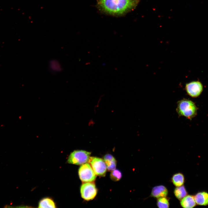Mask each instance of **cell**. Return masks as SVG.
<instances>
[{"mask_svg": "<svg viewBox=\"0 0 208 208\" xmlns=\"http://www.w3.org/2000/svg\"><path fill=\"white\" fill-rule=\"evenodd\" d=\"M78 174L80 179L83 182H92L96 177L91 165L87 163L80 167Z\"/></svg>", "mask_w": 208, "mask_h": 208, "instance_id": "obj_4", "label": "cell"}, {"mask_svg": "<svg viewBox=\"0 0 208 208\" xmlns=\"http://www.w3.org/2000/svg\"><path fill=\"white\" fill-rule=\"evenodd\" d=\"M107 169L109 171H112L115 169L116 166V159L113 160L105 162Z\"/></svg>", "mask_w": 208, "mask_h": 208, "instance_id": "obj_17", "label": "cell"}, {"mask_svg": "<svg viewBox=\"0 0 208 208\" xmlns=\"http://www.w3.org/2000/svg\"><path fill=\"white\" fill-rule=\"evenodd\" d=\"M49 64L50 69L54 72H60L62 70L61 65L57 60H51Z\"/></svg>", "mask_w": 208, "mask_h": 208, "instance_id": "obj_14", "label": "cell"}, {"mask_svg": "<svg viewBox=\"0 0 208 208\" xmlns=\"http://www.w3.org/2000/svg\"><path fill=\"white\" fill-rule=\"evenodd\" d=\"M91 153L82 150H75L71 153L67 162L70 164L81 165L88 162Z\"/></svg>", "mask_w": 208, "mask_h": 208, "instance_id": "obj_3", "label": "cell"}, {"mask_svg": "<svg viewBox=\"0 0 208 208\" xmlns=\"http://www.w3.org/2000/svg\"><path fill=\"white\" fill-rule=\"evenodd\" d=\"M198 108L192 101L184 99L177 103V112L180 116H183L192 120L197 114Z\"/></svg>", "mask_w": 208, "mask_h": 208, "instance_id": "obj_2", "label": "cell"}, {"mask_svg": "<svg viewBox=\"0 0 208 208\" xmlns=\"http://www.w3.org/2000/svg\"><path fill=\"white\" fill-rule=\"evenodd\" d=\"M196 203L199 205L206 206L208 205V193L206 192H200L194 196Z\"/></svg>", "mask_w": 208, "mask_h": 208, "instance_id": "obj_10", "label": "cell"}, {"mask_svg": "<svg viewBox=\"0 0 208 208\" xmlns=\"http://www.w3.org/2000/svg\"><path fill=\"white\" fill-rule=\"evenodd\" d=\"M99 8L111 15H120L134 9L138 0H97Z\"/></svg>", "mask_w": 208, "mask_h": 208, "instance_id": "obj_1", "label": "cell"}, {"mask_svg": "<svg viewBox=\"0 0 208 208\" xmlns=\"http://www.w3.org/2000/svg\"><path fill=\"white\" fill-rule=\"evenodd\" d=\"M174 193L176 198L179 200H181L187 194L185 187L183 185L176 187Z\"/></svg>", "mask_w": 208, "mask_h": 208, "instance_id": "obj_13", "label": "cell"}, {"mask_svg": "<svg viewBox=\"0 0 208 208\" xmlns=\"http://www.w3.org/2000/svg\"><path fill=\"white\" fill-rule=\"evenodd\" d=\"M39 208H55L56 205L53 200L49 197L41 199L39 203Z\"/></svg>", "mask_w": 208, "mask_h": 208, "instance_id": "obj_12", "label": "cell"}, {"mask_svg": "<svg viewBox=\"0 0 208 208\" xmlns=\"http://www.w3.org/2000/svg\"><path fill=\"white\" fill-rule=\"evenodd\" d=\"M82 198L87 201L93 199L96 195L97 189L95 184L92 182H84L80 187Z\"/></svg>", "mask_w": 208, "mask_h": 208, "instance_id": "obj_5", "label": "cell"}, {"mask_svg": "<svg viewBox=\"0 0 208 208\" xmlns=\"http://www.w3.org/2000/svg\"><path fill=\"white\" fill-rule=\"evenodd\" d=\"M171 181L173 184L176 187L182 185L185 181L183 175L181 173H178L174 174L171 178Z\"/></svg>", "mask_w": 208, "mask_h": 208, "instance_id": "obj_11", "label": "cell"}, {"mask_svg": "<svg viewBox=\"0 0 208 208\" xmlns=\"http://www.w3.org/2000/svg\"><path fill=\"white\" fill-rule=\"evenodd\" d=\"M185 89L188 95L193 98L199 96L203 92V87L199 81H193L186 84Z\"/></svg>", "mask_w": 208, "mask_h": 208, "instance_id": "obj_7", "label": "cell"}, {"mask_svg": "<svg viewBox=\"0 0 208 208\" xmlns=\"http://www.w3.org/2000/svg\"><path fill=\"white\" fill-rule=\"evenodd\" d=\"M168 194V191L167 188L164 185H159L155 186L153 188L151 196L158 198L166 197Z\"/></svg>", "mask_w": 208, "mask_h": 208, "instance_id": "obj_8", "label": "cell"}, {"mask_svg": "<svg viewBox=\"0 0 208 208\" xmlns=\"http://www.w3.org/2000/svg\"><path fill=\"white\" fill-rule=\"evenodd\" d=\"M181 206L184 208H192L196 205L194 197L191 195L186 196L181 200Z\"/></svg>", "mask_w": 208, "mask_h": 208, "instance_id": "obj_9", "label": "cell"}, {"mask_svg": "<svg viewBox=\"0 0 208 208\" xmlns=\"http://www.w3.org/2000/svg\"><path fill=\"white\" fill-rule=\"evenodd\" d=\"M157 204L159 208H168L169 206V199L166 197L158 198Z\"/></svg>", "mask_w": 208, "mask_h": 208, "instance_id": "obj_15", "label": "cell"}, {"mask_svg": "<svg viewBox=\"0 0 208 208\" xmlns=\"http://www.w3.org/2000/svg\"><path fill=\"white\" fill-rule=\"evenodd\" d=\"M88 162L96 175L105 176L107 168L104 160L100 158L90 157Z\"/></svg>", "mask_w": 208, "mask_h": 208, "instance_id": "obj_6", "label": "cell"}, {"mask_svg": "<svg viewBox=\"0 0 208 208\" xmlns=\"http://www.w3.org/2000/svg\"><path fill=\"white\" fill-rule=\"evenodd\" d=\"M122 177V174L121 172L117 169H115L112 171L110 175L111 179L114 181L119 180Z\"/></svg>", "mask_w": 208, "mask_h": 208, "instance_id": "obj_16", "label": "cell"}]
</instances>
